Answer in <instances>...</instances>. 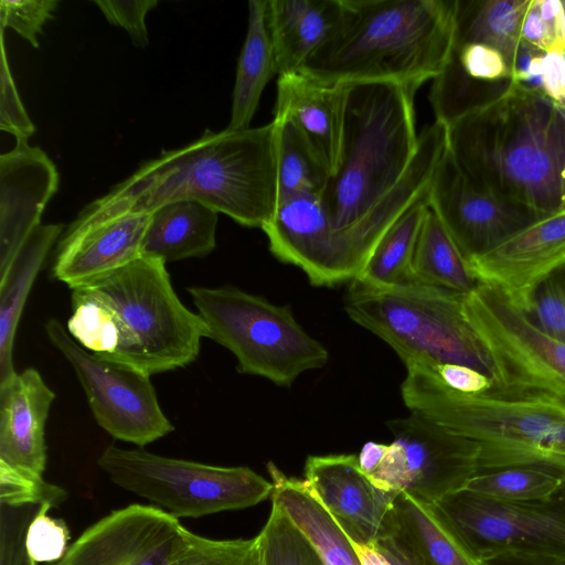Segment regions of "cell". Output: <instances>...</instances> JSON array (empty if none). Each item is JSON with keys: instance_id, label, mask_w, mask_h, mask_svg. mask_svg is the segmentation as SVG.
Instances as JSON below:
<instances>
[{"instance_id": "cell-1", "label": "cell", "mask_w": 565, "mask_h": 565, "mask_svg": "<svg viewBox=\"0 0 565 565\" xmlns=\"http://www.w3.org/2000/svg\"><path fill=\"white\" fill-rule=\"evenodd\" d=\"M178 201H196L241 225L263 228L278 205L273 121L244 130L206 129L184 147L162 151L85 205L62 235Z\"/></svg>"}, {"instance_id": "cell-2", "label": "cell", "mask_w": 565, "mask_h": 565, "mask_svg": "<svg viewBox=\"0 0 565 565\" xmlns=\"http://www.w3.org/2000/svg\"><path fill=\"white\" fill-rule=\"evenodd\" d=\"M448 129V151L478 188L541 218L565 211V111L516 84Z\"/></svg>"}, {"instance_id": "cell-3", "label": "cell", "mask_w": 565, "mask_h": 565, "mask_svg": "<svg viewBox=\"0 0 565 565\" xmlns=\"http://www.w3.org/2000/svg\"><path fill=\"white\" fill-rule=\"evenodd\" d=\"M166 265L141 256L71 289L68 333L99 358L150 376L192 363L207 328L181 302Z\"/></svg>"}, {"instance_id": "cell-4", "label": "cell", "mask_w": 565, "mask_h": 565, "mask_svg": "<svg viewBox=\"0 0 565 565\" xmlns=\"http://www.w3.org/2000/svg\"><path fill=\"white\" fill-rule=\"evenodd\" d=\"M457 0H342L329 40L301 71L341 84L393 83L417 89L451 52Z\"/></svg>"}, {"instance_id": "cell-5", "label": "cell", "mask_w": 565, "mask_h": 565, "mask_svg": "<svg viewBox=\"0 0 565 565\" xmlns=\"http://www.w3.org/2000/svg\"><path fill=\"white\" fill-rule=\"evenodd\" d=\"M402 397L411 413L469 439L478 472L533 467L565 479V399L536 391L468 395L450 391L425 365L409 364Z\"/></svg>"}, {"instance_id": "cell-6", "label": "cell", "mask_w": 565, "mask_h": 565, "mask_svg": "<svg viewBox=\"0 0 565 565\" xmlns=\"http://www.w3.org/2000/svg\"><path fill=\"white\" fill-rule=\"evenodd\" d=\"M415 94L393 83L349 84L340 156L321 195L335 230L362 220L408 171L419 146Z\"/></svg>"}, {"instance_id": "cell-7", "label": "cell", "mask_w": 565, "mask_h": 565, "mask_svg": "<svg viewBox=\"0 0 565 565\" xmlns=\"http://www.w3.org/2000/svg\"><path fill=\"white\" fill-rule=\"evenodd\" d=\"M465 295L409 282L371 287L351 281L344 307L349 317L386 342L405 365L460 364L501 380L497 365L467 321Z\"/></svg>"}, {"instance_id": "cell-8", "label": "cell", "mask_w": 565, "mask_h": 565, "mask_svg": "<svg viewBox=\"0 0 565 565\" xmlns=\"http://www.w3.org/2000/svg\"><path fill=\"white\" fill-rule=\"evenodd\" d=\"M186 290L207 338L235 355L239 373L289 386L301 373L327 364V349L296 321L290 306L231 286Z\"/></svg>"}, {"instance_id": "cell-9", "label": "cell", "mask_w": 565, "mask_h": 565, "mask_svg": "<svg viewBox=\"0 0 565 565\" xmlns=\"http://www.w3.org/2000/svg\"><path fill=\"white\" fill-rule=\"evenodd\" d=\"M97 465L116 486L177 519L253 507L274 490L271 481L248 467L212 466L113 445Z\"/></svg>"}, {"instance_id": "cell-10", "label": "cell", "mask_w": 565, "mask_h": 565, "mask_svg": "<svg viewBox=\"0 0 565 565\" xmlns=\"http://www.w3.org/2000/svg\"><path fill=\"white\" fill-rule=\"evenodd\" d=\"M434 504L479 563L508 552L565 555V479L533 501H501L460 489Z\"/></svg>"}, {"instance_id": "cell-11", "label": "cell", "mask_w": 565, "mask_h": 565, "mask_svg": "<svg viewBox=\"0 0 565 565\" xmlns=\"http://www.w3.org/2000/svg\"><path fill=\"white\" fill-rule=\"evenodd\" d=\"M462 309L497 365L499 391H536L565 399V343L488 286L465 295Z\"/></svg>"}, {"instance_id": "cell-12", "label": "cell", "mask_w": 565, "mask_h": 565, "mask_svg": "<svg viewBox=\"0 0 565 565\" xmlns=\"http://www.w3.org/2000/svg\"><path fill=\"white\" fill-rule=\"evenodd\" d=\"M44 329L74 369L96 423L113 438L143 447L174 429L160 407L150 375L89 352L54 318Z\"/></svg>"}, {"instance_id": "cell-13", "label": "cell", "mask_w": 565, "mask_h": 565, "mask_svg": "<svg viewBox=\"0 0 565 565\" xmlns=\"http://www.w3.org/2000/svg\"><path fill=\"white\" fill-rule=\"evenodd\" d=\"M387 427L394 439L367 477L381 489L406 491L428 503L465 488L478 472L477 445L411 413Z\"/></svg>"}, {"instance_id": "cell-14", "label": "cell", "mask_w": 565, "mask_h": 565, "mask_svg": "<svg viewBox=\"0 0 565 565\" xmlns=\"http://www.w3.org/2000/svg\"><path fill=\"white\" fill-rule=\"evenodd\" d=\"M191 533L160 508L131 504L87 527L53 565H174Z\"/></svg>"}, {"instance_id": "cell-15", "label": "cell", "mask_w": 565, "mask_h": 565, "mask_svg": "<svg viewBox=\"0 0 565 565\" xmlns=\"http://www.w3.org/2000/svg\"><path fill=\"white\" fill-rule=\"evenodd\" d=\"M428 206L466 260L481 255L537 217L475 185L447 150L428 191Z\"/></svg>"}, {"instance_id": "cell-16", "label": "cell", "mask_w": 565, "mask_h": 565, "mask_svg": "<svg viewBox=\"0 0 565 565\" xmlns=\"http://www.w3.org/2000/svg\"><path fill=\"white\" fill-rule=\"evenodd\" d=\"M262 230L271 254L300 268L315 286L352 281L361 270L340 244L320 195L300 194L279 200Z\"/></svg>"}, {"instance_id": "cell-17", "label": "cell", "mask_w": 565, "mask_h": 565, "mask_svg": "<svg viewBox=\"0 0 565 565\" xmlns=\"http://www.w3.org/2000/svg\"><path fill=\"white\" fill-rule=\"evenodd\" d=\"M467 264L479 285L527 312L537 286L565 266V211L533 221Z\"/></svg>"}, {"instance_id": "cell-18", "label": "cell", "mask_w": 565, "mask_h": 565, "mask_svg": "<svg viewBox=\"0 0 565 565\" xmlns=\"http://www.w3.org/2000/svg\"><path fill=\"white\" fill-rule=\"evenodd\" d=\"M303 481L353 543L374 546L385 539L398 492L375 486L356 455L309 456Z\"/></svg>"}, {"instance_id": "cell-19", "label": "cell", "mask_w": 565, "mask_h": 565, "mask_svg": "<svg viewBox=\"0 0 565 565\" xmlns=\"http://www.w3.org/2000/svg\"><path fill=\"white\" fill-rule=\"evenodd\" d=\"M57 186L58 172L41 148L19 140L0 156V277L42 224V213Z\"/></svg>"}, {"instance_id": "cell-20", "label": "cell", "mask_w": 565, "mask_h": 565, "mask_svg": "<svg viewBox=\"0 0 565 565\" xmlns=\"http://www.w3.org/2000/svg\"><path fill=\"white\" fill-rule=\"evenodd\" d=\"M513 85L511 68L498 50L454 41L446 65L433 79L428 98L435 120L449 127L495 102Z\"/></svg>"}, {"instance_id": "cell-21", "label": "cell", "mask_w": 565, "mask_h": 565, "mask_svg": "<svg viewBox=\"0 0 565 565\" xmlns=\"http://www.w3.org/2000/svg\"><path fill=\"white\" fill-rule=\"evenodd\" d=\"M149 213H126L72 235H62L52 273L71 289L89 285L141 257Z\"/></svg>"}, {"instance_id": "cell-22", "label": "cell", "mask_w": 565, "mask_h": 565, "mask_svg": "<svg viewBox=\"0 0 565 565\" xmlns=\"http://www.w3.org/2000/svg\"><path fill=\"white\" fill-rule=\"evenodd\" d=\"M54 399L55 393L33 367L0 385V462L43 476L45 424Z\"/></svg>"}, {"instance_id": "cell-23", "label": "cell", "mask_w": 565, "mask_h": 565, "mask_svg": "<svg viewBox=\"0 0 565 565\" xmlns=\"http://www.w3.org/2000/svg\"><path fill=\"white\" fill-rule=\"evenodd\" d=\"M349 84L329 82L305 71L278 76L274 113L286 115L329 167L337 168Z\"/></svg>"}, {"instance_id": "cell-24", "label": "cell", "mask_w": 565, "mask_h": 565, "mask_svg": "<svg viewBox=\"0 0 565 565\" xmlns=\"http://www.w3.org/2000/svg\"><path fill=\"white\" fill-rule=\"evenodd\" d=\"M377 544L414 565H480L437 507L406 491L395 497L387 534Z\"/></svg>"}, {"instance_id": "cell-25", "label": "cell", "mask_w": 565, "mask_h": 565, "mask_svg": "<svg viewBox=\"0 0 565 565\" xmlns=\"http://www.w3.org/2000/svg\"><path fill=\"white\" fill-rule=\"evenodd\" d=\"M342 0H268L277 75L301 71L340 23Z\"/></svg>"}, {"instance_id": "cell-26", "label": "cell", "mask_w": 565, "mask_h": 565, "mask_svg": "<svg viewBox=\"0 0 565 565\" xmlns=\"http://www.w3.org/2000/svg\"><path fill=\"white\" fill-rule=\"evenodd\" d=\"M64 231L63 224L39 225L0 277V385L18 373L13 348L20 318L38 274Z\"/></svg>"}, {"instance_id": "cell-27", "label": "cell", "mask_w": 565, "mask_h": 565, "mask_svg": "<svg viewBox=\"0 0 565 565\" xmlns=\"http://www.w3.org/2000/svg\"><path fill=\"white\" fill-rule=\"evenodd\" d=\"M217 212L196 201L162 205L150 214L141 256L172 263L204 257L216 246Z\"/></svg>"}, {"instance_id": "cell-28", "label": "cell", "mask_w": 565, "mask_h": 565, "mask_svg": "<svg viewBox=\"0 0 565 565\" xmlns=\"http://www.w3.org/2000/svg\"><path fill=\"white\" fill-rule=\"evenodd\" d=\"M277 503L315 546L324 565H362L353 542L308 490L303 480L267 465Z\"/></svg>"}, {"instance_id": "cell-29", "label": "cell", "mask_w": 565, "mask_h": 565, "mask_svg": "<svg viewBox=\"0 0 565 565\" xmlns=\"http://www.w3.org/2000/svg\"><path fill=\"white\" fill-rule=\"evenodd\" d=\"M267 3L268 0L248 2L247 33L237 62L231 119L226 127L231 130L250 127L262 94L277 74Z\"/></svg>"}, {"instance_id": "cell-30", "label": "cell", "mask_w": 565, "mask_h": 565, "mask_svg": "<svg viewBox=\"0 0 565 565\" xmlns=\"http://www.w3.org/2000/svg\"><path fill=\"white\" fill-rule=\"evenodd\" d=\"M529 3L530 0H457L454 41L489 45L504 56L511 68Z\"/></svg>"}, {"instance_id": "cell-31", "label": "cell", "mask_w": 565, "mask_h": 565, "mask_svg": "<svg viewBox=\"0 0 565 565\" xmlns=\"http://www.w3.org/2000/svg\"><path fill=\"white\" fill-rule=\"evenodd\" d=\"M428 211L427 193L388 227L353 280L371 287L412 282V260Z\"/></svg>"}, {"instance_id": "cell-32", "label": "cell", "mask_w": 565, "mask_h": 565, "mask_svg": "<svg viewBox=\"0 0 565 565\" xmlns=\"http://www.w3.org/2000/svg\"><path fill=\"white\" fill-rule=\"evenodd\" d=\"M278 201L285 198L322 195L331 171L300 129L284 114L274 113Z\"/></svg>"}, {"instance_id": "cell-33", "label": "cell", "mask_w": 565, "mask_h": 565, "mask_svg": "<svg viewBox=\"0 0 565 565\" xmlns=\"http://www.w3.org/2000/svg\"><path fill=\"white\" fill-rule=\"evenodd\" d=\"M412 282L467 295L479 284L439 218L429 209L412 260Z\"/></svg>"}, {"instance_id": "cell-34", "label": "cell", "mask_w": 565, "mask_h": 565, "mask_svg": "<svg viewBox=\"0 0 565 565\" xmlns=\"http://www.w3.org/2000/svg\"><path fill=\"white\" fill-rule=\"evenodd\" d=\"M563 481L543 469L509 467L477 473L462 489L490 499L524 502L548 497Z\"/></svg>"}, {"instance_id": "cell-35", "label": "cell", "mask_w": 565, "mask_h": 565, "mask_svg": "<svg viewBox=\"0 0 565 565\" xmlns=\"http://www.w3.org/2000/svg\"><path fill=\"white\" fill-rule=\"evenodd\" d=\"M257 537L259 565H324L315 546L277 503L273 502Z\"/></svg>"}, {"instance_id": "cell-36", "label": "cell", "mask_w": 565, "mask_h": 565, "mask_svg": "<svg viewBox=\"0 0 565 565\" xmlns=\"http://www.w3.org/2000/svg\"><path fill=\"white\" fill-rule=\"evenodd\" d=\"M174 565H259L258 537L212 540L191 533Z\"/></svg>"}, {"instance_id": "cell-37", "label": "cell", "mask_w": 565, "mask_h": 565, "mask_svg": "<svg viewBox=\"0 0 565 565\" xmlns=\"http://www.w3.org/2000/svg\"><path fill=\"white\" fill-rule=\"evenodd\" d=\"M50 504H7L0 502V565H38L25 540L35 516Z\"/></svg>"}, {"instance_id": "cell-38", "label": "cell", "mask_w": 565, "mask_h": 565, "mask_svg": "<svg viewBox=\"0 0 565 565\" xmlns=\"http://www.w3.org/2000/svg\"><path fill=\"white\" fill-rule=\"evenodd\" d=\"M526 313L542 331L565 343V266L537 286Z\"/></svg>"}, {"instance_id": "cell-39", "label": "cell", "mask_w": 565, "mask_h": 565, "mask_svg": "<svg viewBox=\"0 0 565 565\" xmlns=\"http://www.w3.org/2000/svg\"><path fill=\"white\" fill-rule=\"evenodd\" d=\"M67 492L46 482L43 477L26 473L0 462V502L7 504L60 505Z\"/></svg>"}, {"instance_id": "cell-40", "label": "cell", "mask_w": 565, "mask_h": 565, "mask_svg": "<svg viewBox=\"0 0 565 565\" xmlns=\"http://www.w3.org/2000/svg\"><path fill=\"white\" fill-rule=\"evenodd\" d=\"M57 0H1L0 30L10 28L39 47V34L44 24L53 19Z\"/></svg>"}, {"instance_id": "cell-41", "label": "cell", "mask_w": 565, "mask_h": 565, "mask_svg": "<svg viewBox=\"0 0 565 565\" xmlns=\"http://www.w3.org/2000/svg\"><path fill=\"white\" fill-rule=\"evenodd\" d=\"M0 129L13 135L17 141H28V139L35 132V126L28 116L14 84L6 51L4 30H0Z\"/></svg>"}, {"instance_id": "cell-42", "label": "cell", "mask_w": 565, "mask_h": 565, "mask_svg": "<svg viewBox=\"0 0 565 565\" xmlns=\"http://www.w3.org/2000/svg\"><path fill=\"white\" fill-rule=\"evenodd\" d=\"M50 509L44 508L35 516L26 533V548L36 563L56 562L68 547V527L63 520L49 516Z\"/></svg>"}, {"instance_id": "cell-43", "label": "cell", "mask_w": 565, "mask_h": 565, "mask_svg": "<svg viewBox=\"0 0 565 565\" xmlns=\"http://www.w3.org/2000/svg\"><path fill=\"white\" fill-rule=\"evenodd\" d=\"M93 2L109 23L128 32L136 46H147L149 40L145 18L158 4L157 0H95Z\"/></svg>"}, {"instance_id": "cell-44", "label": "cell", "mask_w": 565, "mask_h": 565, "mask_svg": "<svg viewBox=\"0 0 565 565\" xmlns=\"http://www.w3.org/2000/svg\"><path fill=\"white\" fill-rule=\"evenodd\" d=\"M545 52L520 41L514 55L511 74L513 83L539 95H544Z\"/></svg>"}, {"instance_id": "cell-45", "label": "cell", "mask_w": 565, "mask_h": 565, "mask_svg": "<svg viewBox=\"0 0 565 565\" xmlns=\"http://www.w3.org/2000/svg\"><path fill=\"white\" fill-rule=\"evenodd\" d=\"M426 366V365H425ZM450 391L479 395L495 390V383L481 372L460 364H437L427 366Z\"/></svg>"}, {"instance_id": "cell-46", "label": "cell", "mask_w": 565, "mask_h": 565, "mask_svg": "<svg viewBox=\"0 0 565 565\" xmlns=\"http://www.w3.org/2000/svg\"><path fill=\"white\" fill-rule=\"evenodd\" d=\"M544 95L565 111V52L545 54Z\"/></svg>"}, {"instance_id": "cell-47", "label": "cell", "mask_w": 565, "mask_h": 565, "mask_svg": "<svg viewBox=\"0 0 565 565\" xmlns=\"http://www.w3.org/2000/svg\"><path fill=\"white\" fill-rule=\"evenodd\" d=\"M521 40L545 53L555 52L552 38L540 15L537 0H530L522 21Z\"/></svg>"}, {"instance_id": "cell-48", "label": "cell", "mask_w": 565, "mask_h": 565, "mask_svg": "<svg viewBox=\"0 0 565 565\" xmlns=\"http://www.w3.org/2000/svg\"><path fill=\"white\" fill-rule=\"evenodd\" d=\"M480 565H565V555L508 552L486 558Z\"/></svg>"}, {"instance_id": "cell-49", "label": "cell", "mask_w": 565, "mask_h": 565, "mask_svg": "<svg viewBox=\"0 0 565 565\" xmlns=\"http://www.w3.org/2000/svg\"><path fill=\"white\" fill-rule=\"evenodd\" d=\"M353 544L362 565H393L388 558L375 546H362L355 543Z\"/></svg>"}, {"instance_id": "cell-50", "label": "cell", "mask_w": 565, "mask_h": 565, "mask_svg": "<svg viewBox=\"0 0 565 565\" xmlns=\"http://www.w3.org/2000/svg\"><path fill=\"white\" fill-rule=\"evenodd\" d=\"M374 546L381 553H383L393 565H414L408 559H406L405 557H403L402 555H399L398 553L394 552L393 550H391L388 547H385V546L380 545V544H376Z\"/></svg>"}, {"instance_id": "cell-51", "label": "cell", "mask_w": 565, "mask_h": 565, "mask_svg": "<svg viewBox=\"0 0 565 565\" xmlns=\"http://www.w3.org/2000/svg\"><path fill=\"white\" fill-rule=\"evenodd\" d=\"M562 2V7H563V11H564V20H565V0H561Z\"/></svg>"}]
</instances>
